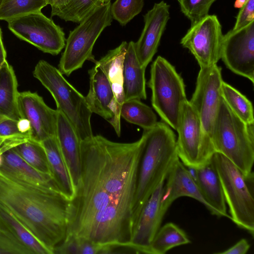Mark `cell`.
Masks as SVG:
<instances>
[{"mask_svg": "<svg viewBox=\"0 0 254 254\" xmlns=\"http://www.w3.org/2000/svg\"><path fill=\"white\" fill-rule=\"evenodd\" d=\"M17 127L20 132L29 136L30 137V124L27 119L21 118L17 121Z\"/></svg>", "mask_w": 254, "mask_h": 254, "instance_id": "obj_41", "label": "cell"}, {"mask_svg": "<svg viewBox=\"0 0 254 254\" xmlns=\"http://www.w3.org/2000/svg\"><path fill=\"white\" fill-rule=\"evenodd\" d=\"M221 96L231 110L247 124H254L252 103L237 89L223 81Z\"/></svg>", "mask_w": 254, "mask_h": 254, "instance_id": "obj_29", "label": "cell"}, {"mask_svg": "<svg viewBox=\"0 0 254 254\" xmlns=\"http://www.w3.org/2000/svg\"><path fill=\"white\" fill-rule=\"evenodd\" d=\"M104 245L67 234L64 240L54 250L53 254H103Z\"/></svg>", "mask_w": 254, "mask_h": 254, "instance_id": "obj_32", "label": "cell"}, {"mask_svg": "<svg viewBox=\"0 0 254 254\" xmlns=\"http://www.w3.org/2000/svg\"><path fill=\"white\" fill-rule=\"evenodd\" d=\"M102 0V1H103L104 3H105V2H104L103 0Z\"/></svg>", "mask_w": 254, "mask_h": 254, "instance_id": "obj_47", "label": "cell"}, {"mask_svg": "<svg viewBox=\"0 0 254 254\" xmlns=\"http://www.w3.org/2000/svg\"><path fill=\"white\" fill-rule=\"evenodd\" d=\"M254 20V0H247L236 17L233 28L237 30L247 25Z\"/></svg>", "mask_w": 254, "mask_h": 254, "instance_id": "obj_38", "label": "cell"}, {"mask_svg": "<svg viewBox=\"0 0 254 254\" xmlns=\"http://www.w3.org/2000/svg\"><path fill=\"white\" fill-rule=\"evenodd\" d=\"M247 0H236L234 3V7L241 8L245 4Z\"/></svg>", "mask_w": 254, "mask_h": 254, "instance_id": "obj_43", "label": "cell"}, {"mask_svg": "<svg viewBox=\"0 0 254 254\" xmlns=\"http://www.w3.org/2000/svg\"><path fill=\"white\" fill-rule=\"evenodd\" d=\"M47 4L46 0H3L0 6V20L41 11Z\"/></svg>", "mask_w": 254, "mask_h": 254, "instance_id": "obj_31", "label": "cell"}, {"mask_svg": "<svg viewBox=\"0 0 254 254\" xmlns=\"http://www.w3.org/2000/svg\"><path fill=\"white\" fill-rule=\"evenodd\" d=\"M2 154H1V153L0 152V167L1 166V165H2Z\"/></svg>", "mask_w": 254, "mask_h": 254, "instance_id": "obj_44", "label": "cell"}, {"mask_svg": "<svg viewBox=\"0 0 254 254\" xmlns=\"http://www.w3.org/2000/svg\"><path fill=\"white\" fill-rule=\"evenodd\" d=\"M0 222L33 254H51L24 225L0 203Z\"/></svg>", "mask_w": 254, "mask_h": 254, "instance_id": "obj_27", "label": "cell"}, {"mask_svg": "<svg viewBox=\"0 0 254 254\" xmlns=\"http://www.w3.org/2000/svg\"><path fill=\"white\" fill-rule=\"evenodd\" d=\"M143 0H116L111 5L112 18L126 25L142 10Z\"/></svg>", "mask_w": 254, "mask_h": 254, "instance_id": "obj_33", "label": "cell"}, {"mask_svg": "<svg viewBox=\"0 0 254 254\" xmlns=\"http://www.w3.org/2000/svg\"><path fill=\"white\" fill-rule=\"evenodd\" d=\"M33 75L51 94L56 103L57 110L68 120L80 140L92 137V113L85 96L67 81L59 69L45 61L38 62Z\"/></svg>", "mask_w": 254, "mask_h": 254, "instance_id": "obj_5", "label": "cell"}, {"mask_svg": "<svg viewBox=\"0 0 254 254\" xmlns=\"http://www.w3.org/2000/svg\"><path fill=\"white\" fill-rule=\"evenodd\" d=\"M182 196L191 197L208 206L202 195L195 180L188 168L178 159L168 173L163 186L161 208L165 214L172 203Z\"/></svg>", "mask_w": 254, "mask_h": 254, "instance_id": "obj_18", "label": "cell"}, {"mask_svg": "<svg viewBox=\"0 0 254 254\" xmlns=\"http://www.w3.org/2000/svg\"><path fill=\"white\" fill-rule=\"evenodd\" d=\"M142 139L80 142L81 173L67 213V234L105 245L130 244Z\"/></svg>", "mask_w": 254, "mask_h": 254, "instance_id": "obj_1", "label": "cell"}, {"mask_svg": "<svg viewBox=\"0 0 254 254\" xmlns=\"http://www.w3.org/2000/svg\"><path fill=\"white\" fill-rule=\"evenodd\" d=\"M6 58V52L2 41V31L0 28V68L4 63Z\"/></svg>", "mask_w": 254, "mask_h": 254, "instance_id": "obj_42", "label": "cell"}, {"mask_svg": "<svg viewBox=\"0 0 254 254\" xmlns=\"http://www.w3.org/2000/svg\"><path fill=\"white\" fill-rule=\"evenodd\" d=\"M140 100L134 99L124 101L120 116L127 122L146 129L156 124L157 118L152 109Z\"/></svg>", "mask_w": 254, "mask_h": 254, "instance_id": "obj_28", "label": "cell"}, {"mask_svg": "<svg viewBox=\"0 0 254 254\" xmlns=\"http://www.w3.org/2000/svg\"><path fill=\"white\" fill-rule=\"evenodd\" d=\"M103 3L102 0H69L61 18L79 23L93 9Z\"/></svg>", "mask_w": 254, "mask_h": 254, "instance_id": "obj_34", "label": "cell"}, {"mask_svg": "<svg viewBox=\"0 0 254 254\" xmlns=\"http://www.w3.org/2000/svg\"><path fill=\"white\" fill-rule=\"evenodd\" d=\"M215 152L230 160L247 178H254V124H247L221 99L211 137Z\"/></svg>", "mask_w": 254, "mask_h": 254, "instance_id": "obj_4", "label": "cell"}, {"mask_svg": "<svg viewBox=\"0 0 254 254\" xmlns=\"http://www.w3.org/2000/svg\"><path fill=\"white\" fill-rule=\"evenodd\" d=\"M41 143L46 151L51 175L55 183L61 192L68 199H71L74 190L56 137H49Z\"/></svg>", "mask_w": 254, "mask_h": 254, "instance_id": "obj_24", "label": "cell"}, {"mask_svg": "<svg viewBox=\"0 0 254 254\" xmlns=\"http://www.w3.org/2000/svg\"><path fill=\"white\" fill-rule=\"evenodd\" d=\"M111 5L109 0L96 7L70 32L58 65L63 75L69 76L81 68L87 60L94 62L92 54L94 44L112 21Z\"/></svg>", "mask_w": 254, "mask_h": 254, "instance_id": "obj_6", "label": "cell"}, {"mask_svg": "<svg viewBox=\"0 0 254 254\" xmlns=\"http://www.w3.org/2000/svg\"><path fill=\"white\" fill-rule=\"evenodd\" d=\"M216 0H178L182 13L191 24L208 14L209 9Z\"/></svg>", "mask_w": 254, "mask_h": 254, "instance_id": "obj_35", "label": "cell"}, {"mask_svg": "<svg viewBox=\"0 0 254 254\" xmlns=\"http://www.w3.org/2000/svg\"><path fill=\"white\" fill-rule=\"evenodd\" d=\"M250 248V245L245 239H242L236 244L223 252L216 253L219 254H245Z\"/></svg>", "mask_w": 254, "mask_h": 254, "instance_id": "obj_39", "label": "cell"}, {"mask_svg": "<svg viewBox=\"0 0 254 254\" xmlns=\"http://www.w3.org/2000/svg\"><path fill=\"white\" fill-rule=\"evenodd\" d=\"M0 251L2 254H33L0 222Z\"/></svg>", "mask_w": 254, "mask_h": 254, "instance_id": "obj_37", "label": "cell"}, {"mask_svg": "<svg viewBox=\"0 0 254 254\" xmlns=\"http://www.w3.org/2000/svg\"><path fill=\"white\" fill-rule=\"evenodd\" d=\"M169 8L170 5L162 0L155 3L144 15V28L134 47L138 60L145 68L157 51L170 17Z\"/></svg>", "mask_w": 254, "mask_h": 254, "instance_id": "obj_16", "label": "cell"}, {"mask_svg": "<svg viewBox=\"0 0 254 254\" xmlns=\"http://www.w3.org/2000/svg\"><path fill=\"white\" fill-rule=\"evenodd\" d=\"M57 111L56 137L75 190L80 178L81 140L68 120Z\"/></svg>", "mask_w": 254, "mask_h": 254, "instance_id": "obj_19", "label": "cell"}, {"mask_svg": "<svg viewBox=\"0 0 254 254\" xmlns=\"http://www.w3.org/2000/svg\"><path fill=\"white\" fill-rule=\"evenodd\" d=\"M184 230L173 223L160 227L149 248L148 254H164L173 248L190 243Z\"/></svg>", "mask_w": 254, "mask_h": 254, "instance_id": "obj_26", "label": "cell"}, {"mask_svg": "<svg viewBox=\"0 0 254 254\" xmlns=\"http://www.w3.org/2000/svg\"><path fill=\"white\" fill-rule=\"evenodd\" d=\"M223 36L217 16L208 14L191 24L180 43L194 56L200 68L207 67L217 64L220 60Z\"/></svg>", "mask_w": 254, "mask_h": 254, "instance_id": "obj_12", "label": "cell"}, {"mask_svg": "<svg viewBox=\"0 0 254 254\" xmlns=\"http://www.w3.org/2000/svg\"><path fill=\"white\" fill-rule=\"evenodd\" d=\"M212 160L221 181L230 218L239 227L254 234V198L250 183L254 178H246L227 158L215 152Z\"/></svg>", "mask_w": 254, "mask_h": 254, "instance_id": "obj_8", "label": "cell"}, {"mask_svg": "<svg viewBox=\"0 0 254 254\" xmlns=\"http://www.w3.org/2000/svg\"><path fill=\"white\" fill-rule=\"evenodd\" d=\"M18 107L21 118L30 124V139L39 142L56 136L57 110L49 107L42 97L31 91L19 92Z\"/></svg>", "mask_w": 254, "mask_h": 254, "instance_id": "obj_14", "label": "cell"}, {"mask_svg": "<svg viewBox=\"0 0 254 254\" xmlns=\"http://www.w3.org/2000/svg\"><path fill=\"white\" fill-rule=\"evenodd\" d=\"M164 181H162L150 195L133 225L130 243L141 254H148L154 236L161 227L165 214L161 208V199Z\"/></svg>", "mask_w": 254, "mask_h": 254, "instance_id": "obj_17", "label": "cell"}, {"mask_svg": "<svg viewBox=\"0 0 254 254\" xmlns=\"http://www.w3.org/2000/svg\"><path fill=\"white\" fill-rule=\"evenodd\" d=\"M109 0H103L104 2H107V1H109Z\"/></svg>", "mask_w": 254, "mask_h": 254, "instance_id": "obj_45", "label": "cell"}, {"mask_svg": "<svg viewBox=\"0 0 254 254\" xmlns=\"http://www.w3.org/2000/svg\"><path fill=\"white\" fill-rule=\"evenodd\" d=\"M47 4L52 8L51 16H57L61 18L66 8L69 0H46Z\"/></svg>", "mask_w": 254, "mask_h": 254, "instance_id": "obj_40", "label": "cell"}, {"mask_svg": "<svg viewBox=\"0 0 254 254\" xmlns=\"http://www.w3.org/2000/svg\"><path fill=\"white\" fill-rule=\"evenodd\" d=\"M147 83L151 91V104L163 122L177 130L183 104L188 100L185 84L175 67L159 56L150 67Z\"/></svg>", "mask_w": 254, "mask_h": 254, "instance_id": "obj_7", "label": "cell"}, {"mask_svg": "<svg viewBox=\"0 0 254 254\" xmlns=\"http://www.w3.org/2000/svg\"><path fill=\"white\" fill-rule=\"evenodd\" d=\"M135 193L132 203V228L143 206L179 159L176 136L171 127L158 122L144 129Z\"/></svg>", "mask_w": 254, "mask_h": 254, "instance_id": "obj_3", "label": "cell"}, {"mask_svg": "<svg viewBox=\"0 0 254 254\" xmlns=\"http://www.w3.org/2000/svg\"><path fill=\"white\" fill-rule=\"evenodd\" d=\"M145 69L138 60L134 42H129L127 43L123 61L124 101L134 99H146Z\"/></svg>", "mask_w": 254, "mask_h": 254, "instance_id": "obj_21", "label": "cell"}, {"mask_svg": "<svg viewBox=\"0 0 254 254\" xmlns=\"http://www.w3.org/2000/svg\"><path fill=\"white\" fill-rule=\"evenodd\" d=\"M94 63L95 65L88 71L90 83L85 97L86 103L91 112L108 121L120 136L121 118L117 112L113 90L101 67L96 60Z\"/></svg>", "mask_w": 254, "mask_h": 254, "instance_id": "obj_15", "label": "cell"}, {"mask_svg": "<svg viewBox=\"0 0 254 254\" xmlns=\"http://www.w3.org/2000/svg\"><path fill=\"white\" fill-rule=\"evenodd\" d=\"M220 59L236 74L254 82V20L223 35Z\"/></svg>", "mask_w": 254, "mask_h": 254, "instance_id": "obj_13", "label": "cell"}, {"mask_svg": "<svg viewBox=\"0 0 254 254\" xmlns=\"http://www.w3.org/2000/svg\"><path fill=\"white\" fill-rule=\"evenodd\" d=\"M69 201L57 189L20 180L0 171V203L51 254L67 236Z\"/></svg>", "mask_w": 254, "mask_h": 254, "instance_id": "obj_2", "label": "cell"}, {"mask_svg": "<svg viewBox=\"0 0 254 254\" xmlns=\"http://www.w3.org/2000/svg\"><path fill=\"white\" fill-rule=\"evenodd\" d=\"M7 22L9 29L16 37L44 53L57 55L64 48L65 38L62 28L41 11Z\"/></svg>", "mask_w": 254, "mask_h": 254, "instance_id": "obj_10", "label": "cell"}, {"mask_svg": "<svg viewBox=\"0 0 254 254\" xmlns=\"http://www.w3.org/2000/svg\"><path fill=\"white\" fill-rule=\"evenodd\" d=\"M2 158L0 171L5 175L59 190L51 175L40 172L33 168L12 148L3 152Z\"/></svg>", "mask_w": 254, "mask_h": 254, "instance_id": "obj_22", "label": "cell"}, {"mask_svg": "<svg viewBox=\"0 0 254 254\" xmlns=\"http://www.w3.org/2000/svg\"><path fill=\"white\" fill-rule=\"evenodd\" d=\"M18 94L15 72L5 61L0 68V116L16 121L21 118L18 107Z\"/></svg>", "mask_w": 254, "mask_h": 254, "instance_id": "obj_25", "label": "cell"}, {"mask_svg": "<svg viewBox=\"0 0 254 254\" xmlns=\"http://www.w3.org/2000/svg\"><path fill=\"white\" fill-rule=\"evenodd\" d=\"M127 46V43L124 41L117 48L110 50L99 60L96 61L110 84L117 112L120 117L121 107L124 102L123 68Z\"/></svg>", "mask_w": 254, "mask_h": 254, "instance_id": "obj_23", "label": "cell"}, {"mask_svg": "<svg viewBox=\"0 0 254 254\" xmlns=\"http://www.w3.org/2000/svg\"><path fill=\"white\" fill-rule=\"evenodd\" d=\"M221 68L217 64L200 68L194 91L189 100L199 118L204 142L215 153L211 137L220 102L223 82Z\"/></svg>", "mask_w": 254, "mask_h": 254, "instance_id": "obj_9", "label": "cell"}, {"mask_svg": "<svg viewBox=\"0 0 254 254\" xmlns=\"http://www.w3.org/2000/svg\"><path fill=\"white\" fill-rule=\"evenodd\" d=\"M29 136L20 132L17 127V121L0 116V147L10 142L13 147Z\"/></svg>", "mask_w": 254, "mask_h": 254, "instance_id": "obj_36", "label": "cell"}, {"mask_svg": "<svg viewBox=\"0 0 254 254\" xmlns=\"http://www.w3.org/2000/svg\"><path fill=\"white\" fill-rule=\"evenodd\" d=\"M3 0H0V6L2 3V1Z\"/></svg>", "mask_w": 254, "mask_h": 254, "instance_id": "obj_46", "label": "cell"}, {"mask_svg": "<svg viewBox=\"0 0 254 254\" xmlns=\"http://www.w3.org/2000/svg\"><path fill=\"white\" fill-rule=\"evenodd\" d=\"M176 131L178 155L185 166L196 168L211 159L214 153L204 142L199 118L188 100L182 107Z\"/></svg>", "mask_w": 254, "mask_h": 254, "instance_id": "obj_11", "label": "cell"}, {"mask_svg": "<svg viewBox=\"0 0 254 254\" xmlns=\"http://www.w3.org/2000/svg\"><path fill=\"white\" fill-rule=\"evenodd\" d=\"M194 178L208 206V210L218 217L230 218L218 172L211 159L203 165L192 168Z\"/></svg>", "mask_w": 254, "mask_h": 254, "instance_id": "obj_20", "label": "cell"}, {"mask_svg": "<svg viewBox=\"0 0 254 254\" xmlns=\"http://www.w3.org/2000/svg\"><path fill=\"white\" fill-rule=\"evenodd\" d=\"M12 149L33 168L40 172L51 175L47 154L41 142L29 138Z\"/></svg>", "mask_w": 254, "mask_h": 254, "instance_id": "obj_30", "label": "cell"}]
</instances>
